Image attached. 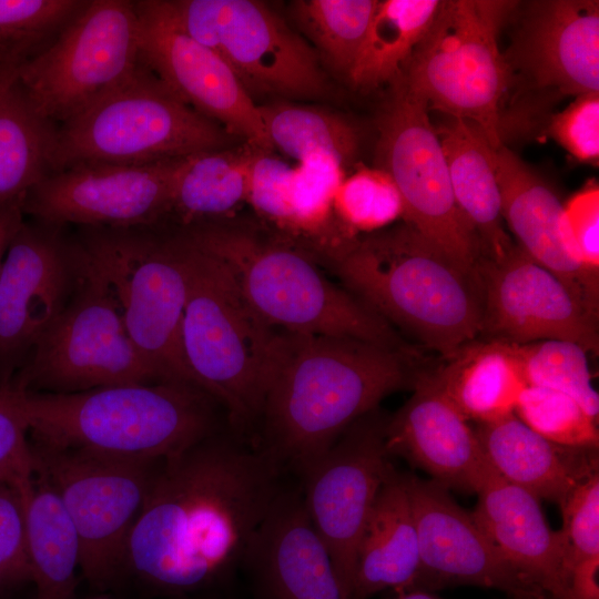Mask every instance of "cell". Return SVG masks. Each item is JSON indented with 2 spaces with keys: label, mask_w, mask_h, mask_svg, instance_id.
I'll use <instances>...</instances> for the list:
<instances>
[{
  "label": "cell",
  "mask_w": 599,
  "mask_h": 599,
  "mask_svg": "<svg viewBox=\"0 0 599 599\" xmlns=\"http://www.w3.org/2000/svg\"><path fill=\"white\" fill-rule=\"evenodd\" d=\"M30 440V439H29ZM32 469L57 494L80 542V570L105 590L125 578L135 520L164 459L114 457L30 440Z\"/></svg>",
  "instance_id": "obj_10"
},
{
  "label": "cell",
  "mask_w": 599,
  "mask_h": 599,
  "mask_svg": "<svg viewBox=\"0 0 599 599\" xmlns=\"http://www.w3.org/2000/svg\"><path fill=\"white\" fill-rule=\"evenodd\" d=\"M0 599H29V598H23V597L19 596L18 593H13V595H9V596L0 597ZM30 599H34V595Z\"/></svg>",
  "instance_id": "obj_50"
},
{
  "label": "cell",
  "mask_w": 599,
  "mask_h": 599,
  "mask_svg": "<svg viewBox=\"0 0 599 599\" xmlns=\"http://www.w3.org/2000/svg\"><path fill=\"white\" fill-rule=\"evenodd\" d=\"M516 4L441 1L397 77L428 110L474 124L494 150L504 144V108L510 92V73L498 37Z\"/></svg>",
  "instance_id": "obj_7"
},
{
  "label": "cell",
  "mask_w": 599,
  "mask_h": 599,
  "mask_svg": "<svg viewBox=\"0 0 599 599\" xmlns=\"http://www.w3.org/2000/svg\"><path fill=\"white\" fill-rule=\"evenodd\" d=\"M409 399L388 416L385 429L390 456L405 458L448 490H478L490 468L474 428L435 380L420 370Z\"/></svg>",
  "instance_id": "obj_22"
},
{
  "label": "cell",
  "mask_w": 599,
  "mask_h": 599,
  "mask_svg": "<svg viewBox=\"0 0 599 599\" xmlns=\"http://www.w3.org/2000/svg\"><path fill=\"white\" fill-rule=\"evenodd\" d=\"M176 231L223 265L250 307L274 331L414 351L365 303L329 281L317 258L296 244L227 220Z\"/></svg>",
  "instance_id": "obj_5"
},
{
  "label": "cell",
  "mask_w": 599,
  "mask_h": 599,
  "mask_svg": "<svg viewBox=\"0 0 599 599\" xmlns=\"http://www.w3.org/2000/svg\"><path fill=\"white\" fill-rule=\"evenodd\" d=\"M328 265L344 288L444 359L480 335L475 271L405 222L357 238Z\"/></svg>",
  "instance_id": "obj_4"
},
{
  "label": "cell",
  "mask_w": 599,
  "mask_h": 599,
  "mask_svg": "<svg viewBox=\"0 0 599 599\" xmlns=\"http://www.w3.org/2000/svg\"><path fill=\"white\" fill-rule=\"evenodd\" d=\"M387 419L376 408L354 422L301 478L306 511L347 599H352L361 536L394 468L385 443Z\"/></svg>",
  "instance_id": "obj_16"
},
{
  "label": "cell",
  "mask_w": 599,
  "mask_h": 599,
  "mask_svg": "<svg viewBox=\"0 0 599 599\" xmlns=\"http://www.w3.org/2000/svg\"><path fill=\"white\" fill-rule=\"evenodd\" d=\"M527 385L550 388L572 397L596 422L599 396L591 385L588 352L561 339H545L519 345Z\"/></svg>",
  "instance_id": "obj_37"
},
{
  "label": "cell",
  "mask_w": 599,
  "mask_h": 599,
  "mask_svg": "<svg viewBox=\"0 0 599 599\" xmlns=\"http://www.w3.org/2000/svg\"><path fill=\"white\" fill-rule=\"evenodd\" d=\"M406 481L420 560L414 590L476 586L504 591L512 599H548L506 564L447 488L410 474H406Z\"/></svg>",
  "instance_id": "obj_21"
},
{
  "label": "cell",
  "mask_w": 599,
  "mask_h": 599,
  "mask_svg": "<svg viewBox=\"0 0 599 599\" xmlns=\"http://www.w3.org/2000/svg\"><path fill=\"white\" fill-rule=\"evenodd\" d=\"M17 392L30 440L105 456L165 459L229 426L221 405L183 380Z\"/></svg>",
  "instance_id": "obj_3"
},
{
  "label": "cell",
  "mask_w": 599,
  "mask_h": 599,
  "mask_svg": "<svg viewBox=\"0 0 599 599\" xmlns=\"http://www.w3.org/2000/svg\"><path fill=\"white\" fill-rule=\"evenodd\" d=\"M501 216L518 247L562 278L598 313L599 273L580 261L565 207L550 184L505 144L493 151Z\"/></svg>",
  "instance_id": "obj_24"
},
{
  "label": "cell",
  "mask_w": 599,
  "mask_h": 599,
  "mask_svg": "<svg viewBox=\"0 0 599 599\" xmlns=\"http://www.w3.org/2000/svg\"><path fill=\"white\" fill-rule=\"evenodd\" d=\"M184 243L186 302L181 344L195 385L225 412L229 426L252 440L278 331L250 307L223 265Z\"/></svg>",
  "instance_id": "obj_6"
},
{
  "label": "cell",
  "mask_w": 599,
  "mask_h": 599,
  "mask_svg": "<svg viewBox=\"0 0 599 599\" xmlns=\"http://www.w3.org/2000/svg\"><path fill=\"white\" fill-rule=\"evenodd\" d=\"M566 599H599V557L581 560L570 568Z\"/></svg>",
  "instance_id": "obj_46"
},
{
  "label": "cell",
  "mask_w": 599,
  "mask_h": 599,
  "mask_svg": "<svg viewBox=\"0 0 599 599\" xmlns=\"http://www.w3.org/2000/svg\"><path fill=\"white\" fill-rule=\"evenodd\" d=\"M64 229L23 220L8 246L0 276V387L10 385L84 276L81 247Z\"/></svg>",
  "instance_id": "obj_15"
},
{
  "label": "cell",
  "mask_w": 599,
  "mask_h": 599,
  "mask_svg": "<svg viewBox=\"0 0 599 599\" xmlns=\"http://www.w3.org/2000/svg\"><path fill=\"white\" fill-rule=\"evenodd\" d=\"M29 429L19 393L0 387V480L23 489L32 476Z\"/></svg>",
  "instance_id": "obj_42"
},
{
  "label": "cell",
  "mask_w": 599,
  "mask_h": 599,
  "mask_svg": "<svg viewBox=\"0 0 599 599\" xmlns=\"http://www.w3.org/2000/svg\"><path fill=\"white\" fill-rule=\"evenodd\" d=\"M22 204L0 209V276L8 246L23 222Z\"/></svg>",
  "instance_id": "obj_47"
},
{
  "label": "cell",
  "mask_w": 599,
  "mask_h": 599,
  "mask_svg": "<svg viewBox=\"0 0 599 599\" xmlns=\"http://www.w3.org/2000/svg\"><path fill=\"white\" fill-rule=\"evenodd\" d=\"M242 567L262 599H347L300 487H285L255 532Z\"/></svg>",
  "instance_id": "obj_23"
},
{
  "label": "cell",
  "mask_w": 599,
  "mask_h": 599,
  "mask_svg": "<svg viewBox=\"0 0 599 599\" xmlns=\"http://www.w3.org/2000/svg\"><path fill=\"white\" fill-rule=\"evenodd\" d=\"M440 0L378 1L358 57L347 77L362 90L390 84L426 34Z\"/></svg>",
  "instance_id": "obj_33"
},
{
  "label": "cell",
  "mask_w": 599,
  "mask_h": 599,
  "mask_svg": "<svg viewBox=\"0 0 599 599\" xmlns=\"http://www.w3.org/2000/svg\"><path fill=\"white\" fill-rule=\"evenodd\" d=\"M578 256L589 270H599V190L589 183L564 205Z\"/></svg>",
  "instance_id": "obj_44"
},
{
  "label": "cell",
  "mask_w": 599,
  "mask_h": 599,
  "mask_svg": "<svg viewBox=\"0 0 599 599\" xmlns=\"http://www.w3.org/2000/svg\"><path fill=\"white\" fill-rule=\"evenodd\" d=\"M432 373L459 413L477 424L515 414L528 386L519 345L496 338H475Z\"/></svg>",
  "instance_id": "obj_28"
},
{
  "label": "cell",
  "mask_w": 599,
  "mask_h": 599,
  "mask_svg": "<svg viewBox=\"0 0 599 599\" xmlns=\"http://www.w3.org/2000/svg\"><path fill=\"white\" fill-rule=\"evenodd\" d=\"M474 432L494 471L539 500L559 504L583 476L599 469L598 448L554 444L515 414L478 423Z\"/></svg>",
  "instance_id": "obj_26"
},
{
  "label": "cell",
  "mask_w": 599,
  "mask_h": 599,
  "mask_svg": "<svg viewBox=\"0 0 599 599\" xmlns=\"http://www.w3.org/2000/svg\"><path fill=\"white\" fill-rule=\"evenodd\" d=\"M283 475L230 426L165 458L132 528L125 577L172 595L225 578L242 567Z\"/></svg>",
  "instance_id": "obj_1"
},
{
  "label": "cell",
  "mask_w": 599,
  "mask_h": 599,
  "mask_svg": "<svg viewBox=\"0 0 599 599\" xmlns=\"http://www.w3.org/2000/svg\"><path fill=\"white\" fill-rule=\"evenodd\" d=\"M84 264L81 284L13 376V389L70 394L165 382L131 341L103 278Z\"/></svg>",
  "instance_id": "obj_11"
},
{
  "label": "cell",
  "mask_w": 599,
  "mask_h": 599,
  "mask_svg": "<svg viewBox=\"0 0 599 599\" xmlns=\"http://www.w3.org/2000/svg\"><path fill=\"white\" fill-rule=\"evenodd\" d=\"M419 570L406 474L394 467L377 494L359 539L352 599H368L386 589L412 591Z\"/></svg>",
  "instance_id": "obj_27"
},
{
  "label": "cell",
  "mask_w": 599,
  "mask_h": 599,
  "mask_svg": "<svg viewBox=\"0 0 599 599\" xmlns=\"http://www.w3.org/2000/svg\"><path fill=\"white\" fill-rule=\"evenodd\" d=\"M57 131L17 79L0 94V209L22 204L52 173Z\"/></svg>",
  "instance_id": "obj_32"
},
{
  "label": "cell",
  "mask_w": 599,
  "mask_h": 599,
  "mask_svg": "<svg viewBox=\"0 0 599 599\" xmlns=\"http://www.w3.org/2000/svg\"><path fill=\"white\" fill-rule=\"evenodd\" d=\"M26 545L34 599H73L80 542L49 483L34 470L23 489Z\"/></svg>",
  "instance_id": "obj_30"
},
{
  "label": "cell",
  "mask_w": 599,
  "mask_h": 599,
  "mask_svg": "<svg viewBox=\"0 0 599 599\" xmlns=\"http://www.w3.org/2000/svg\"><path fill=\"white\" fill-rule=\"evenodd\" d=\"M143 64L131 0H88L40 54L18 70L39 112L60 125L119 87Z\"/></svg>",
  "instance_id": "obj_12"
},
{
  "label": "cell",
  "mask_w": 599,
  "mask_h": 599,
  "mask_svg": "<svg viewBox=\"0 0 599 599\" xmlns=\"http://www.w3.org/2000/svg\"><path fill=\"white\" fill-rule=\"evenodd\" d=\"M566 548V588L570 568L599 557V469L583 476L558 504Z\"/></svg>",
  "instance_id": "obj_40"
},
{
  "label": "cell",
  "mask_w": 599,
  "mask_h": 599,
  "mask_svg": "<svg viewBox=\"0 0 599 599\" xmlns=\"http://www.w3.org/2000/svg\"><path fill=\"white\" fill-rule=\"evenodd\" d=\"M474 271L483 294L479 336L518 345L561 339L598 352V313L517 245L497 260L479 257Z\"/></svg>",
  "instance_id": "obj_18"
},
{
  "label": "cell",
  "mask_w": 599,
  "mask_h": 599,
  "mask_svg": "<svg viewBox=\"0 0 599 599\" xmlns=\"http://www.w3.org/2000/svg\"><path fill=\"white\" fill-rule=\"evenodd\" d=\"M163 2L175 23L214 51L251 97L313 99L326 94V77L315 52L264 2Z\"/></svg>",
  "instance_id": "obj_13"
},
{
  "label": "cell",
  "mask_w": 599,
  "mask_h": 599,
  "mask_svg": "<svg viewBox=\"0 0 599 599\" xmlns=\"http://www.w3.org/2000/svg\"><path fill=\"white\" fill-rule=\"evenodd\" d=\"M507 51L510 90L559 97L599 93V2H517Z\"/></svg>",
  "instance_id": "obj_20"
},
{
  "label": "cell",
  "mask_w": 599,
  "mask_h": 599,
  "mask_svg": "<svg viewBox=\"0 0 599 599\" xmlns=\"http://www.w3.org/2000/svg\"><path fill=\"white\" fill-rule=\"evenodd\" d=\"M258 110L272 149L277 148L297 162L327 152L346 166L357 155L358 132L338 114L293 103L258 105Z\"/></svg>",
  "instance_id": "obj_34"
},
{
  "label": "cell",
  "mask_w": 599,
  "mask_h": 599,
  "mask_svg": "<svg viewBox=\"0 0 599 599\" xmlns=\"http://www.w3.org/2000/svg\"><path fill=\"white\" fill-rule=\"evenodd\" d=\"M253 146L203 151L177 163L169 222L179 229L225 221L246 202Z\"/></svg>",
  "instance_id": "obj_31"
},
{
  "label": "cell",
  "mask_w": 599,
  "mask_h": 599,
  "mask_svg": "<svg viewBox=\"0 0 599 599\" xmlns=\"http://www.w3.org/2000/svg\"><path fill=\"white\" fill-rule=\"evenodd\" d=\"M378 118L377 158L397 186L404 222L463 266L474 270L479 240L460 213L446 158L425 101L397 78Z\"/></svg>",
  "instance_id": "obj_14"
},
{
  "label": "cell",
  "mask_w": 599,
  "mask_h": 599,
  "mask_svg": "<svg viewBox=\"0 0 599 599\" xmlns=\"http://www.w3.org/2000/svg\"><path fill=\"white\" fill-rule=\"evenodd\" d=\"M515 415L554 444L579 448L599 446L598 422L564 393L528 385L519 396Z\"/></svg>",
  "instance_id": "obj_39"
},
{
  "label": "cell",
  "mask_w": 599,
  "mask_h": 599,
  "mask_svg": "<svg viewBox=\"0 0 599 599\" xmlns=\"http://www.w3.org/2000/svg\"><path fill=\"white\" fill-rule=\"evenodd\" d=\"M435 130L446 158L456 204L479 240L481 256L502 257L515 244L501 216L494 149L474 124L463 119L448 116Z\"/></svg>",
  "instance_id": "obj_29"
},
{
  "label": "cell",
  "mask_w": 599,
  "mask_h": 599,
  "mask_svg": "<svg viewBox=\"0 0 599 599\" xmlns=\"http://www.w3.org/2000/svg\"><path fill=\"white\" fill-rule=\"evenodd\" d=\"M180 160L77 163L39 182L24 197L22 212L60 226L163 227Z\"/></svg>",
  "instance_id": "obj_17"
},
{
  "label": "cell",
  "mask_w": 599,
  "mask_h": 599,
  "mask_svg": "<svg viewBox=\"0 0 599 599\" xmlns=\"http://www.w3.org/2000/svg\"><path fill=\"white\" fill-rule=\"evenodd\" d=\"M88 0H0V68H20L45 50Z\"/></svg>",
  "instance_id": "obj_36"
},
{
  "label": "cell",
  "mask_w": 599,
  "mask_h": 599,
  "mask_svg": "<svg viewBox=\"0 0 599 599\" xmlns=\"http://www.w3.org/2000/svg\"><path fill=\"white\" fill-rule=\"evenodd\" d=\"M403 214L399 191L379 167H361L345 176L334 200L335 219L351 238H357V233L382 231Z\"/></svg>",
  "instance_id": "obj_38"
},
{
  "label": "cell",
  "mask_w": 599,
  "mask_h": 599,
  "mask_svg": "<svg viewBox=\"0 0 599 599\" xmlns=\"http://www.w3.org/2000/svg\"><path fill=\"white\" fill-rule=\"evenodd\" d=\"M75 238L108 285L131 341L160 378L194 384L181 344L187 280L180 235L161 227H81Z\"/></svg>",
  "instance_id": "obj_8"
},
{
  "label": "cell",
  "mask_w": 599,
  "mask_h": 599,
  "mask_svg": "<svg viewBox=\"0 0 599 599\" xmlns=\"http://www.w3.org/2000/svg\"><path fill=\"white\" fill-rule=\"evenodd\" d=\"M23 521V491L0 480V549L9 544Z\"/></svg>",
  "instance_id": "obj_45"
},
{
  "label": "cell",
  "mask_w": 599,
  "mask_h": 599,
  "mask_svg": "<svg viewBox=\"0 0 599 599\" xmlns=\"http://www.w3.org/2000/svg\"><path fill=\"white\" fill-rule=\"evenodd\" d=\"M378 0H300L292 16L325 62L348 77L364 43Z\"/></svg>",
  "instance_id": "obj_35"
},
{
  "label": "cell",
  "mask_w": 599,
  "mask_h": 599,
  "mask_svg": "<svg viewBox=\"0 0 599 599\" xmlns=\"http://www.w3.org/2000/svg\"><path fill=\"white\" fill-rule=\"evenodd\" d=\"M416 358L352 337L278 332L252 443L302 478L354 422L413 387Z\"/></svg>",
  "instance_id": "obj_2"
},
{
  "label": "cell",
  "mask_w": 599,
  "mask_h": 599,
  "mask_svg": "<svg viewBox=\"0 0 599 599\" xmlns=\"http://www.w3.org/2000/svg\"><path fill=\"white\" fill-rule=\"evenodd\" d=\"M19 68H0V94L17 79Z\"/></svg>",
  "instance_id": "obj_48"
},
{
  "label": "cell",
  "mask_w": 599,
  "mask_h": 599,
  "mask_svg": "<svg viewBox=\"0 0 599 599\" xmlns=\"http://www.w3.org/2000/svg\"><path fill=\"white\" fill-rule=\"evenodd\" d=\"M474 519L506 564L548 599H566V548L539 499L490 467L478 490Z\"/></svg>",
  "instance_id": "obj_25"
},
{
  "label": "cell",
  "mask_w": 599,
  "mask_h": 599,
  "mask_svg": "<svg viewBox=\"0 0 599 599\" xmlns=\"http://www.w3.org/2000/svg\"><path fill=\"white\" fill-rule=\"evenodd\" d=\"M549 135L575 159L598 164L599 93L576 97L561 112L550 116Z\"/></svg>",
  "instance_id": "obj_43"
},
{
  "label": "cell",
  "mask_w": 599,
  "mask_h": 599,
  "mask_svg": "<svg viewBox=\"0 0 599 599\" xmlns=\"http://www.w3.org/2000/svg\"><path fill=\"white\" fill-rule=\"evenodd\" d=\"M143 63L182 101L216 122L233 138L272 151L258 105L234 72L211 49L186 34L163 0H138Z\"/></svg>",
  "instance_id": "obj_19"
},
{
  "label": "cell",
  "mask_w": 599,
  "mask_h": 599,
  "mask_svg": "<svg viewBox=\"0 0 599 599\" xmlns=\"http://www.w3.org/2000/svg\"><path fill=\"white\" fill-rule=\"evenodd\" d=\"M398 599H443V598H439L430 593L429 591L413 590V591L403 592Z\"/></svg>",
  "instance_id": "obj_49"
},
{
  "label": "cell",
  "mask_w": 599,
  "mask_h": 599,
  "mask_svg": "<svg viewBox=\"0 0 599 599\" xmlns=\"http://www.w3.org/2000/svg\"><path fill=\"white\" fill-rule=\"evenodd\" d=\"M293 166L254 149L248 171L246 202L265 222L287 236L291 227L290 191Z\"/></svg>",
  "instance_id": "obj_41"
},
{
  "label": "cell",
  "mask_w": 599,
  "mask_h": 599,
  "mask_svg": "<svg viewBox=\"0 0 599 599\" xmlns=\"http://www.w3.org/2000/svg\"><path fill=\"white\" fill-rule=\"evenodd\" d=\"M232 140L143 63L119 87L58 125L52 172L83 162L182 159L227 148Z\"/></svg>",
  "instance_id": "obj_9"
}]
</instances>
